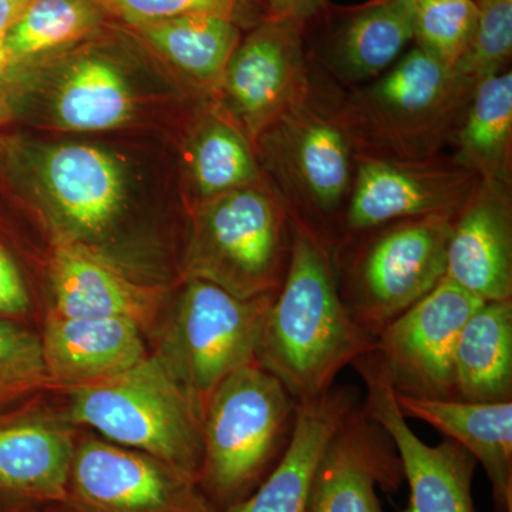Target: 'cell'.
Listing matches in <instances>:
<instances>
[{
	"mask_svg": "<svg viewBox=\"0 0 512 512\" xmlns=\"http://www.w3.org/2000/svg\"><path fill=\"white\" fill-rule=\"evenodd\" d=\"M292 228L291 261L266 312L256 362L303 404L328 394L346 366L375 352L376 338L340 298L329 239L303 222L292 220Z\"/></svg>",
	"mask_w": 512,
	"mask_h": 512,
	"instance_id": "6da1fadb",
	"label": "cell"
},
{
	"mask_svg": "<svg viewBox=\"0 0 512 512\" xmlns=\"http://www.w3.org/2000/svg\"><path fill=\"white\" fill-rule=\"evenodd\" d=\"M473 92L454 67L416 46L335 104L356 154L420 161L453 143Z\"/></svg>",
	"mask_w": 512,
	"mask_h": 512,
	"instance_id": "7a4b0ae2",
	"label": "cell"
},
{
	"mask_svg": "<svg viewBox=\"0 0 512 512\" xmlns=\"http://www.w3.org/2000/svg\"><path fill=\"white\" fill-rule=\"evenodd\" d=\"M298 403L258 362L215 389L202 417L198 485L218 512L254 493L284 457Z\"/></svg>",
	"mask_w": 512,
	"mask_h": 512,
	"instance_id": "3957f363",
	"label": "cell"
},
{
	"mask_svg": "<svg viewBox=\"0 0 512 512\" xmlns=\"http://www.w3.org/2000/svg\"><path fill=\"white\" fill-rule=\"evenodd\" d=\"M63 393L62 413L74 426L167 461L198 483L201 416L153 353L119 375Z\"/></svg>",
	"mask_w": 512,
	"mask_h": 512,
	"instance_id": "277c9868",
	"label": "cell"
},
{
	"mask_svg": "<svg viewBox=\"0 0 512 512\" xmlns=\"http://www.w3.org/2000/svg\"><path fill=\"white\" fill-rule=\"evenodd\" d=\"M456 214L390 222L333 248L340 298L370 336L377 338L446 276Z\"/></svg>",
	"mask_w": 512,
	"mask_h": 512,
	"instance_id": "5b68a950",
	"label": "cell"
},
{
	"mask_svg": "<svg viewBox=\"0 0 512 512\" xmlns=\"http://www.w3.org/2000/svg\"><path fill=\"white\" fill-rule=\"evenodd\" d=\"M292 218L278 194L259 184L205 201L194 222L187 279L239 298L274 295L292 254Z\"/></svg>",
	"mask_w": 512,
	"mask_h": 512,
	"instance_id": "8992f818",
	"label": "cell"
},
{
	"mask_svg": "<svg viewBox=\"0 0 512 512\" xmlns=\"http://www.w3.org/2000/svg\"><path fill=\"white\" fill-rule=\"evenodd\" d=\"M274 295L244 299L204 279H185L161 323L153 355L187 394L201 419L211 394L232 373L256 362Z\"/></svg>",
	"mask_w": 512,
	"mask_h": 512,
	"instance_id": "52a82bcc",
	"label": "cell"
},
{
	"mask_svg": "<svg viewBox=\"0 0 512 512\" xmlns=\"http://www.w3.org/2000/svg\"><path fill=\"white\" fill-rule=\"evenodd\" d=\"M258 140H264L269 168L292 220L303 222L335 244L345 211L356 150L335 101L309 94L282 114Z\"/></svg>",
	"mask_w": 512,
	"mask_h": 512,
	"instance_id": "ba28073f",
	"label": "cell"
},
{
	"mask_svg": "<svg viewBox=\"0 0 512 512\" xmlns=\"http://www.w3.org/2000/svg\"><path fill=\"white\" fill-rule=\"evenodd\" d=\"M63 503L84 512H218L197 480L167 461L79 436Z\"/></svg>",
	"mask_w": 512,
	"mask_h": 512,
	"instance_id": "9c48e42d",
	"label": "cell"
},
{
	"mask_svg": "<svg viewBox=\"0 0 512 512\" xmlns=\"http://www.w3.org/2000/svg\"><path fill=\"white\" fill-rule=\"evenodd\" d=\"M480 181L456 158L406 161L356 154L352 190L333 248L390 222L456 214Z\"/></svg>",
	"mask_w": 512,
	"mask_h": 512,
	"instance_id": "30bf717a",
	"label": "cell"
},
{
	"mask_svg": "<svg viewBox=\"0 0 512 512\" xmlns=\"http://www.w3.org/2000/svg\"><path fill=\"white\" fill-rule=\"evenodd\" d=\"M483 302L444 276L377 335L376 353L394 392L420 399H456L458 336Z\"/></svg>",
	"mask_w": 512,
	"mask_h": 512,
	"instance_id": "8fae6325",
	"label": "cell"
},
{
	"mask_svg": "<svg viewBox=\"0 0 512 512\" xmlns=\"http://www.w3.org/2000/svg\"><path fill=\"white\" fill-rule=\"evenodd\" d=\"M366 387L362 409L387 434L409 484V504L403 512H476L473 478L477 460L456 441L429 446L416 436L397 406L396 392L375 352L353 363Z\"/></svg>",
	"mask_w": 512,
	"mask_h": 512,
	"instance_id": "7c38bea8",
	"label": "cell"
},
{
	"mask_svg": "<svg viewBox=\"0 0 512 512\" xmlns=\"http://www.w3.org/2000/svg\"><path fill=\"white\" fill-rule=\"evenodd\" d=\"M305 26L296 20L268 18L239 42L229 59L221 83L229 106L252 140L312 92Z\"/></svg>",
	"mask_w": 512,
	"mask_h": 512,
	"instance_id": "4fadbf2b",
	"label": "cell"
},
{
	"mask_svg": "<svg viewBox=\"0 0 512 512\" xmlns=\"http://www.w3.org/2000/svg\"><path fill=\"white\" fill-rule=\"evenodd\" d=\"M390 444L362 406L350 410L320 457L305 512H383L377 487L394 493L404 478Z\"/></svg>",
	"mask_w": 512,
	"mask_h": 512,
	"instance_id": "5bb4252c",
	"label": "cell"
},
{
	"mask_svg": "<svg viewBox=\"0 0 512 512\" xmlns=\"http://www.w3.org/2000/svg\"><path fill=\"white\" fill-rule=\"evenodd\" d=\"M50 279L55 299L50 311L57 315L123 319L143 332L161 319L163 289L134 281L80 239H57Z\"/></svg>",
	"mask_w": 512,
	"mask_h": 512,
	"instance_id": "9a60e30c",
	"label": "cell"
},
{
	"mask_svg": "<svg viewBox=\"0 0 512 512\" xmlns=\"http://www.w3.org/2000/svg\"><path fill=\"white\" fill-rule=\"evenodd\" d=\"M77 426L42 402L0 420V494L39 505L63 503Z\"/></svg>",
	"mask_w": 512,
	"mask_h": 512,
	"instance_id": "2e32d148",
	"label": "cell"
},
{
	"mask_svg": "<svg viewBox=\"0 0 512 512\" xmlns=\"http://www.w3.org/2000/svg\"><path fill=\"white\" fill-rule=\"evenodd\" d=\"M511 185L481 180L454 217L446 278L484 302L512 299Z\"/></svg>",
	"mask_w": 512,
	"mask_h": 512,
	"instance_id": "e0dca14e",
	"label": "cell"
},
{
	"mask_svg": "<svg viewBox=\"0 0 512 512\" xmlns=\"http://www.w3.org/2000/svg\"><path fill=\"white\" fill-rule=\"evenodd\" d=\"M144 332L123 319L66 318L49 311L40 335L53 390L99 382L148 356Z\"/></svg>",
	"mask_w": 512,
	"mask_h": 512,
	"instance_id": "ac0fdd59",
	"label": "cell"
},
{
	"mask_svg": "<svg viewBox=\"0 0 512 512\" xmlns=\"http://www.w3.org/2000/svg\"><path fill=\"white\" fill-rule=\"evenodd\" d=\"M413 39V0H370L330 25L318 57L336 80L353 86L382 76Z\"/></svg>",
	"mask_w": 512,
	"mask_h": 512,
	"instance_id": "d6986e66",
	"label": "cell"
},
{
	"mask_svg": "<svg viewBox=\"0 0 512 512\" xmlns=\"http://www.w3.org/2000/svg\"><path fill=\"white\" fill-rule=\"evenodd\" d=\"M356 406V392L346 386L333 387L320 399L298 404L292 440L278 466L254 493L224 512H305L320 457Z\"/></svg>",
	"mask_w": 512,
	"mask_h": 512,
	"instance_id": "ffe728a7",
	"label": "cell"
},
{
	"mask_svg": "<svg viewBox=\"0 0 512 512\" xmlns=\"http://www.w3.org/2000/svg\"><path fill=\"white\" fill-rule=\"evenodd\" d=\"M396 400L406 419L424 421L466 448L487 473L495 512H512V400L480 403L399 393Z\"/></svg>",
	"mask_w": 512,
	"mask_h": 512,
	"instance_id": "44dd1931",
	"label": "cell"
},
{
	"mask_svg": "<svg viewBox=\"0 0 512 512\" xmlns=\"http://www.w3.org/2000/svg\"><path fill=\"white\" fill-rule=\"evenodd\" d=\"M43 180L57 210L79 234H103L123 207L119 167L99 148H53L43 163Z\"/></svg>",
	"mask_w": 512,
	"mask_h": 512,
	"instance_id": "7402d4cb",
	"label": "cell"
},
{
	"mask_svg": "<svg viewBox=\"0 0 512 512\" xmlns=\"http://www.w3.org/2000/svg\"><path fill=\"white\" fill-rule=\"evenodd\" d=\"M456 399L512 400V299L483 302L468 318L454 353Z\"/></svg>",
	"mask_w": 512,
	"mask_h": 512,
	"instance_id": "603a6c76",
	"label": "cell"
},
{
	"mask_svg": "<svg viewBox=\"0 0 512 512\" xmlns=\"http://www.w3.org/2000/svg\"><path fill=\"white\" fill-rule=\"evenodd\" d=\"M453 143L456 160L481 180L511 185L512 72L487 77L474 87Z\"/></svg>",
	"mask_w": 512,
	"mask_h": 512,
	"instance_id": "cb8c5ba5",
	"label": "cell"
},
{
	"mask_svg": "<svg viewBox=\"0 0 512 512\" xmlns=\"http://www.w3.org/2000/svg\"><path fill=\"white\" fill-rule=\"evenodd\" d=\"M134 28L168 62L204 83L222 82L241 39L235 20L214 15L178 16Z\"/></svg>",
	"mask_w": 512,
	"mask_h": 512,
	"instance_id": "d4e9b609",
	"label": "cell"
},
{
	"mask_svg": "<svg viewBox=\"0 0 512 512\" xmlns=\"http://www.w3.org/2000/svg\"><path fill=\"white\" fill-rule=\"evenodd\" d=\"M133 109V96L123 74L101 57H86L74 64L55 103L59 123L76 131L119 127L130 119Z\"/></svg>",
	"mask_w": 512,
	"mask_h": 512,
	"instance_id": "484cf974",
	"label": "cell"
},
{
	"mask_svg": "<svg viewBox=\"0 0 512 512\" xmlns=\"http://www.w3.org/2000/svg\"><path fill=\"white\" fill-rule=\"evenodd\" d=\"M191 173L205 201L259 184L258 165L247 136L221 119L207 121L195 138Z\"/></svg>",
	"mask_w": 512,
	"mask_h": 512,
	"instance_id": "4316f807",
	"label": "cell"
},
{
	"mask_svg": "<svg viewBox=\"0 0 512 512\" xmlns=\"http://www.w3.org/2000/svg\"><path fill=\"white\" fill-rule=\"evenodd\" d=\"M94 0H30L5 40L15 59L42 55L83 39L99 26Z\"/></svg>",
	"mask_w": 512,
	"mask_h": 512,
	"instance_id": "83f0119b",
	"label": "cell"
},
{
	"mask_svg": "<svg viewBox=\"0 0 512 512\" xmlns=\"http://www.w3.org/2000/svg\"><path fill=\"white\" fill-rule=\"evenodd\" d=\"M52 390L40 335L0 319V420L35 406Z\"/></svg>",
	"mask_w": 512,
	"mask_h": 512,
	"instance_id": "f1b7e54d",
	"label": "cell"
},
{
	"mask_svg": "<svg viewBox=\"0 0 512 512\" xmlns=\"http://www.w3.org/2000/svg\"><path fill=\"white\" fill-rule=\"evenodd\" d=\"M413 2L414 40L417 46L447 66H456L476 28V0Z\"/></svg>",
	"mask_w": 512,
	"mask_h": 512,
	"instance_id": "f546056e",
	"label": "cell"
},
{
	"mask_svg": "<svg viewBox=\"0 0 512 512\" xmlns=\"http://www.w3.org/2000/svg\"><path fill=\"white\" fill-rule=\"evenodd\" d=\"M476 28L454 70L474 89L487 77L504 72L512 55V0H476Z\"/></svg>",
	"mask_w": 512,
	"mask_h": 512,
	"instance_id": "4dcf8cb0",
	"label": "cell"
},
{
	"mask_svg": "<svg viewBox=\"0 0 512 512\" xmlns=\"http://www.w3.org/2000/svg\"><path fill=\"white\" fill-rule=\"evenodd\" d=\"M131 26L187 15H214L235 20L239 0H94Z\"/></svg>",
	"mask_w": 512,
	"mask_h": 512,
	"instance_id": "1f68e13d",
	"label": "cell"
},
{
	"mask_svg": "<svg viewBox=\"0 0 512 512\" xmlns=\"http://www.w3.org/2000/svg\"><path fill=\"white\" fill-rule=\"evenodd\" d=\"M29 293L18 266L0 248V319L18 318L29 312Z\"/></svg>",
	"mask_w": 512,
	"mask_h": 512,
	"instance_id": "d6a6232c",
	"label": "cell"
},
{
	"mask_svg": "<svg viewBox=\"0 0 512 512\" xmlns=\"http://www.w3.org/2000/svg\"><path fill=\"white\" fill-rule=\"evenodd\" d=\"M266 5L268 18L308 23L325 9L326 0H266Z\"/></svg>",
	"mask_w": 512,
	"mask_h": 512,
	"instance_id": "836d02e7",
	"label": "cell"
},
{
	"mask_svg": "<svg viewBox=\"0 0 512 512\" xmlns=\"http://www.w3.org/2000/svg\"><path fill=\"white\" fill-rule=\"evenodd\" d=\"M29 2H0V46L5 45L10 29L13 28Z\"/></svg>",
	"mask_w": 512,
	"mask_h": 512,
	"instance_id": "e575fe53",
	"label": "cell"
},
{
	"mask_svg": "<svg viewBox=\"0 0 512 512\" xmlns=\"http://www.w3.org/2000/svg\"><path fill=\"white\" fill-rule=\"evenodd\" d=\"M15 60V57L9 52L8 47L5 45L0 46V83H2L3 77L9 72L10 66H12Z\"/></svg>",
	"mask_w": 512,
	"mask_h": 512,
	"instance_id": "d590c367",
	"label": "cell"
},
{
	"mask_svg": "<svg viewBox=\"0 0 512 512\" xmlns=\"http://www.w3.org/2000/svg\"><path fill=\"white\" fill-rule=\"evenodd\" d=\"M2 512H40L39 505L26 503V501H10L8 507L3 508Z\"/></svg>",
	"mask_w": 512,
	"mask_h": 512,
	"instance_id": "8d00e7d4",
	"label": "cell"
},
{
	"mask_svg": "<svg viewBox=\"0 0 512 512\" xmlns=\"http://www.w3.org/2000/svg\"><path fill=\"white\" fill-rule=\"evenodd\" d=\"M40 512H84L79 508H74L72 505L66 503H53L46 504L40 508Z\"/></svg>",
	"mask_w": 512,
	"mask_h": 512,
	"instance_id": "74e56055",
	"label": "cell"
},
{
	"mask_svg": "<svg viewBox=\"0 0 512 512\" xmlns=\"http://www.w3.org/2000/svg\"><path fill=\"white\" fill-rule=\"evenodd\" d=\"M0 2H30V0H0Z\"/></svg>",
	"mask_w": 512,
	"mask_h": 512,
	"instance_id": "f35d334b",
	"label": "cell"
}]
</instances>
